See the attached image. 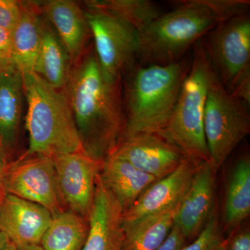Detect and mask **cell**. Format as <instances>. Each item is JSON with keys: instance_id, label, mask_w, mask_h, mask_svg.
Here are the masks:
<instances>
[{"instance_id": "6da1fadb", "label": "cell", "mask_w": 250, "mask_h": 250, "mask_svg": "<svg viewBox=\"0 0 250 250\" xmlns=\"http://www.w3.org/2000/svg\"><path fill=\"white\" fill-rule=\"evenodd\" d=\"M63 91L83 151L103 162L116 148L124 132L121 82L106 80L95 52H90L71 69Z\"/></svg>"}, {"instance_id": "7a4b0ae2", "label": "cell", "mask_w": 250, "mask_h": 250, "mask_svg": "<svg viewBox=\"0 0 250 250\" xmlns=\"http://www.w3.org/2000/svg\"><path fill=\"white\" fill-rule=\"evenodd\" d=\"M140 34L138 59L142 65L180 61L192 46L219 24L240 12L238 0H182Z\"/></svg>"}, {"instance_id": "3957f363", "label": "cell", "mask_w": 250, "mask_h": 250, "mask_svg": "<svg viewBox=\"0 0 250 250\" xmlns=\"http://www.w3.org/2000/svg\"><path fill=\"white\" fill-rule=\"evenodd\" d=\"M191 59L133 68L128 82L122 139L161 134L170 121Z\"/></svg>"}, {"instance_id": "277c9868", "label": "cell", "mask_w": 250, "mask_h": 250, "mask_svg": "<svg viewBox=\"0 0 250 250\" xmlns=\"http://www.w3.org/2000/svg\"><path fill=\"white\" fill-rule=\"evenodd\" d=\"M22 76L29 141L24 155L83 151L63 90L52 88L34 72H24Z\"/></svg>"}, {"instance_id": "5b68a950", "label": "cell", "mask_w": 250, "mask_h": 250, "mask_svg": "<svg viewBox=\"0 0 250 250\" xmlns=\"http://www.w3.org/2000/svg\"><path fill=\"white\" fill-rule=\"evenodd\" d=\"M215 75L200 41L194 45L190 68L182 83L173 113L160 134L175 145L186 157L198 163L210 162L204 116L207 94Z\"/></svg>"}, {"instance_id": "8992f818", "label": "cell", "mask_w": 250, "mask_h": 250, "mask_svg": "<svg viewBox=\"0 0 250 250\" xmlns=\"http://www.w3.org/2000/svg\"><path fill=\"white\" fill-rule=\"evenodd\" d=\"M83 10L100 70L108 82L119 83L123 75L134 67L139 56V32L95 0L87 1Z\"/></svg>"}, {"instance_id": "52a82bcc", "label": "cell", "mask_w": 250, "mask_h": 250, "mask_svg": "<svg viewBox=\"0 0 250 250\" xmlns=\"http://www.w3.org/2000/svg\"><path fill=\"white\" fill-rule=\"evenodd\" d=\"M249 106L215 75L207 94L204 129L210 160L218 170L250 132Z\"/></svg>"}, {"instance_id": "ba28073f", "label": "cell", "mask_w": 250, "mask_h": 250, "mask_svg": "<svg viewBox=\"0 0 250 250\" xmlns=\"http://www.w3.org/2000/svg\"><path fill=\"white\" fill-rule=\"evenodd\" d=\"M202 42L220 83L229 91L250 70V18L248 12L219 23Z\"/></svg>"}, {"instance_id": "9c48e42d", "label": "cell", "mask_w": 250, "mask_h": 250, "mask_svg": "<svg viewBox=\"0 0 250 250\" xmlns=\"http://www.w3.org/2000/svg\"><path fill=\"white\" fill-rule=\"evenodd\" d=\"M4 187L6 194L42 206L52 215L66 210L59 195L50 156L23 155L7 164Z\"/></svg>"}, {"instance_id": "30bf717a", "label": "cell", "mask_w": 250, "mask_h": 250, "mask_svg": "<svg viewBox=\"0 0 250 250\" xmlns=\"http://www.w3.org/2000/svg\"><path fill=\"white\" fill-rule=\"evenodd\" d=\"M50 156L62 205L88 220L103 162L95 160L84 151Z\"/></svg>"}, {"instance_id": "8fae6325", "label": "cell", "mask_w": 250, "mask_h": 250, "mask_svg": "<svg viewBox=\"0 0 250 250\" xmlns=\"http://www.w3.org/2000/svg\"><path fill=\"white\" fill-rule=\"evenodd\" d=\"M110 156L126 161L157 179L172 173L187 158L175 145L160 134L121 140Z\"/></svg>"}, {"instance_id": "7c38bea8", "label": "cell", "mask_w": 250, "mask_h": 250, "mask_svg": "<svg viewBox=\"0 0 250 250\" xmlns=\"http://www.w3.org/2000/svg\"><path fill=\"white\" fill-rule=\"evenodd\" d=\"M215 168L210 162L197 166L188 188L177 207L174 225L188 243L199 236L216 210Z\"/></svg>"}, {"instance_id": "4fadbf2b", "label": "cell", "mask_w": 250, "mask_h": 250, "mask_svg": "<svg viewBox=\"0 0 250 250\" xmlns=\"http://www.w3.org/2000/svg\"><path fill=\"white\" fill-rule=\"evenodd\" d=\"M199 164L185 158L174 172L148 187L134 205L123 212V226L178 207Z\"/></svg>"}, {"instance_id": "5bb4252c", "label": "cell", "mask_w": 250, "mask_h": 250, "mask_svg": "<svg viewBox=\"0 0 250 250\" xmlns=\"http://www.w3.org/2000/svg\"><path fill=\"white\" fill-rule=\"evenodd\" d=\"M52 219L42 206L9 194L0 207V231L17 248L40 246Z\"/></svg>"}, {"instance_id": "9a60e30c", "label": "cell", "mask_w": 250, "mask_h": 250, "mask_svg": "<svg viewBox=\"0 0 250 250\" xmlns=\"http://www.w3.org/2000/svg\"><path fill=\"white\" fill-rule=\"evenodd\" d=\"M123 210L100 176L95 185L89 231L82 250H123L125 232Z\"/></svg>"}, {"instance_id": "2e32d148", "label": "cell", "mask_w": 250, "mask_h": 250, "mask_svg": "<svg viewBox=\"0 0 250 250\" xmlns=\"http://www.w3.org/2000/svg\"><path fill=\"white\" fill-rule=\"evenodd\" d=\"M49 24L70 56L72 63L79 60L91 35L84 10L71 0H50L41 6Z\"/></svg>"}, {"instance_id": "e0dca14e", "label": "cell", "mask_w": 250, "mask_h": 250, "mask_svg": "<svg viewBox=\"0 0 250 250\" xmlns=\"http://www.w3.org/2000/svg\"><path fill=\"white\" fill-rule=\"evenodd\" d=\"M99 176L123 212L134 205L148 187L159 180L138 170L126 161L113 156L103 161Z\"/></svg>"}, {"instance_id": "ac0fdd59", "label": "cell", "mask_w": 250, "mask_h": 250, "mask_svg": "<svg viewBox=\"0 0 250 250\" xmlns=\"http://www.w3.org/2000/svg\"><path fill=\"white\" fill-rule=\"evenodd\" d=\"M21 16L11 31L14 66L21 72H34L42 42L44 21L41 5L36 1H21Z\"/></svg>"}, {"instance_id": "d6986e66", "label": "cell", "mask_w": 250, "mask_h": 250, "mask_svg": "<svg viewBox=\"0 0 250 250\" xmlns=\"http://www.w3.org/2000/svg\"><path fill=\"white\" fill-rule=\"evenodd\" d=\"M24 95L21 72L16 67L0 71V144L6 154L17 141Z\"/></svg>"}, {"instance_id": "ffe728a7", "label": "cell", "mask_w": 250, "mask_h": 250, "mask_svg": "<svg viewBox=\"0 0 250 250\" xmlns=\"http://www.w3.org/2000/svg\"><path fill=\"white\" fill-rule=\"evenodd\" d=\"M250 213V159L240 158L229 179L224 207L223 232L229 236L249 216Z\"/></svg>"}, {"instance_id": "44dd1931", "label": "cell", "mask_w": 250, "mask_h": 250, "mask_svg": "<svg viewBox=\"0 0 250 250\" xmlns=\"http://www.w3.org/2000/svg\"><path fill=\"white\" fill-rule=\"evenodd\" d=\"M71 60L53 28L44 22L42 42L34 72L55 89H64L71 72Z\"/></svg>"}, {"instance_id": "7402d4cb", "label": "cell", "mask_w": 250, "mask_h": 250, "mask_svg": "<svg viewBox=\"0 0 250 250\" xmlns=\"http://www.w3.org/2000/svg\"><path fill=\"white\" fill-rule=\"evenodd\" d=\"M89 231L88 220L70 210L52 215L42 236L43 250H82Z\"/></svg>"}, {"instance_id": "603a6c76", "label": "cell", "mask_w": 250, "mask_h": 250, "mask_svg": "<svg viewBox=\"0 0 250 250\" xmlns=\"http://www.w3.org/2000/svg\"><path fill=\"white\" fill-rule=\"evenodd\" d=\"M177 207L131 225H123L125 232L123 250H155L159 248L173 228Z\"/></svg>"}, {"instance_id": "cb8c5ba5", "label": "cell", "mask_w": 250, "mask_h": 250, "mask_svg": "<svg viewBox=\"0 0 250 250\" xmlns=\"http://www.w3.org/2000/svg\"><path fill=\"white\" fill-rule=\"evenodd\" d=\"M99 6L111 11L139 34L163 14L159 5L150 0H95Z\"/></svg>"}, {"instance_id": "d4e9b609", "label": "cell", "mask_w": 250, "mask_h": 250, "mask_svg": "<svg viewBox=\"0 0 250 250\" xmlns=\"http://www.w3.org/2000/svg\"><path fill=\"white\" fill-rule=\"evenodd\" d=\"M225 239L218 212L215 210L202 232L182 250H213Z\"/></svg>"}, {"instance_id": "484cf974", "label": "cell", "mask_w": 250, "mask_h": 250, "mask_svg": "<svg viewBox=\"0 0 250 250\" xmlns=\"http://www.w3.org/2000/svg\"><path fill=\"white\" fill-rule=\"evenodd\" d=\"M21 1L0 0V28L14 30L21 16Z\"/></svg>"}, {"instance_id": "4316f807", "label": "cell", "mask_w": 250, "mask_h": 250, "mask_svg": "<svg viewBox=\"0 0 250 250\" xmlns=\"http://www.w3.org/2000/svg\"><path fill=\"white\" fill-rule=\"evenodd\" d=\"M15 67L11 31L0 28V71Z\"/></svg>"}, {"instance_id": "83f0119b", "label": "cell", "mask_w": 250, "mask_h": 250, "mask_svg": "<svg viewBox=\"0 0 250 250\" xmlns=\"http://www.w3.org/2000/svg\"><path fill=\"white\" fill-rule=\"evenodd\" d=\"M228 238V250H250L249 228L240 227L231 233Z\"/></svg>"}, {"instance_id": "f1b7e54d", "label": "cell", "mask_w": 250, "mask_h": 250, "mask_svg": "<svg viewBox=\"0 0 250 250\" xmlns=\"http://www.w3.org/2000/svg\"><path fill=\"white\" fill-rule=\"evenodd\" d=\"M238 100H241L247 106L250 105V70H248L236 82L230 90Z\"/></svg>"}, {"instance_id": "f546056e", "label": "cell", "mask_w": 250, "mask_h": 250, "mask_svg": "<svg viewBox=\"0 0 250 250\" xmlns=\"http://www.w3.org/2000/svg\"><path fill=\"white\" fill-rule=\"evenodd\" d=\"M188 243L183 233L174 225L165 241L155 250H182Z\"/></svg>"}, {"instance_id": "4dcf8cb0", "label": "cell", "mask_w": 250, "mask_h": 250, "mask_svg": "<svg viewBox=\"0 0 250 250\" xmlns=\"http://www.w3.org/2000/svg\"><path fill=\"white\" fill-rule=\"evenodd\" d=\"M6 157L7 154L0 144V207L6 195L4 187V173L6 166L7 165Z\"/></svg>"}, {"instance_id": "1f68e13d", "label": "cell", "mask_w": 250, "mask_h": 250, "mask_svg": "<svg viewBox=\"0 0 250 250\" xmlns=\"http://www.w3.org/2000/svg\"><path fill=\"white\" fill-rule=\"evenodd\" d=\"M8 241H9V239H8L7 237L5 236L4 233L0 231V250H5Z\"/></svg>"}, {"instance_id": "d6a6232c", "label": "cell", "mask_w": 250, "mask_h": 250, "mask_svg": "<svg viewBox=\"0 0 250 250\" xmlns=\"http://www.w3.org/2000/svg\"><path fill=\"white\" fill-rule=\"evenodd\" d=\"M17 250H43L40 246H29L17 248Z\"/></svg>"}, {"instance_id": "836d02e7", "label": "cell", "mask_w": 250, "mask_h": 250, "mask_svg": "<svg viewBox=\"0 0 250 250\" xmlns=\"http://www.w3.org/2000/svg\"><path fill=\"white\" fill-rule=\"evenodd\" d=\"M228 238H225V241L220 245V246L217 247L213 250H228Z\"/></svg>"}, {"instance_id": "e575fe53", "label": "cell", "mask_w": 250, "mask_h": 250, "mask_svg": "<svg viewBox=\"0 0 250 250\" xmlns=\"http://www.w3.org/2000/svg\"><path fill=\"white\" fill-rule=\"evenodd\" d=\"M4 250H17V248H16L14 243L9 241H8L7 245H6Z\"/></svg>"}]
</instances>
